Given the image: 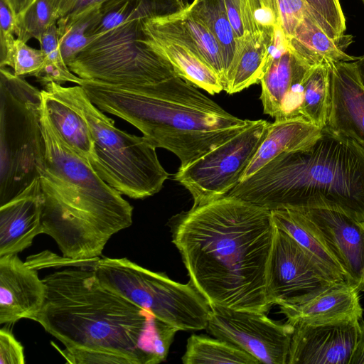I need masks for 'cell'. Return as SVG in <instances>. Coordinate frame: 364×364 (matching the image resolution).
<instances>
[{
    "instance_id": "ffe728a7",
    "label": "cell",
    "mask_w": 364,
    "mask_h": 364,
    "mask_svg": "<svg viewBox=\"0 0 364 364\" xmlns=\"http://www.w3.org/2000/svg\"><path fill=\"white\" fill-rule=\"evenodd\" d=\"M360 291L347 283H338L301 304L279 306L287 323H320L347 319H362Z\"/></svg>"
},
{
    "instance_id": "1f68e13d",
    "label": "cell",
    "mask_w": 364,
    "mask_h": 364,
    "mask_svg": "<svg viewBox=\"0 0 364 364\" xmlns=\"http://www.w3.org/2000/svg\"><path fill=\"white\" fill-rule=\"evenodd\" d=\"M58 18L49 0H32L17 15L16 35L27 43L34 38L38 42L46 30L57 23Z\"/></svg>"
},
{
    "instance_id": "603a6c76",
    "label": "cell",
    "mask_w": 364,
    "mask_h": 364,
    "mask_svg": "<svg viewBox=\"0 0 364 364\" xmlns=\"http://www.w3.org/2000/svg\"><path fill=\"white\" fill-rule=\"evenodd\" d=\"M43 104L63 139L93 168L96 164L94 141L81 112L47 86L41 90Z\"/></svg>"
},
{
    "instance_id": "484cf974",
    "label": "cell",
    "mask_w": 364,
    "mask_h": 364,
    "mask_svg": "<svg viewBox=\"0 0 364 364\" xmlns=\"http://www.w3.org/2000/svg\"><path fill=\"white\" fill-rule=\"evenodd\" d=\"M144 34L149 44L168 60L180 77L210 95L223 90L222 82L215 71L191 50L145 32Z\"/></svg>"
},
{
    "instance_id": "ee69618b",
    "label": "cell",
    "mask_w": 364,
    "mask_h": 364,
    "mask_svg": "<svg viewBox=\"0 0 364 364\" xmlns=\"http://www.w3.org/2000/svg\"><path fill=\"white\" fill-rule=\"evenodd\" d=\"M17 15L23 11L32 0H9Z\"/></svg>"
},
{
    "instance_id": "7a4b0ae2",
    "label": "cell",
    "mask_w": 364,
    "mask_h": 364,
    "mask_svg": "<svg viewBox=\"0 0 364 364\" xmlns=\"http://www.w3.org/2000/svg\"><path fill=\"white\" fill-rule=\"evenodd\" d=\"M42 279L46 298L36 321L65 348L113 353L132 364L166 359L178 330L102 284L92 269Z\"/></svg>"
},
{
    "instance_id": "e0dca14e",
    "label": "cell",
    "mask_w": 364,
    "mask_h": 364,
    "mask_svg": "<svg viewBox=\"0 0 364 364\" xmlns=\"http://www.w3.org/2000/svg\"><path fill=\"white\" fill-rule=\"evenodd\" d=\"M326 127L364 147V86L354 62H330Z\"/></svg>"
},
{
    "instance_id": "d6a6232c",
    "label": "cell",
    "mask_w": 364,
    "mask_h": 364,
    "mask_svg": "<svg viewBox=\"0 0 364 364\" xmlns=\"http://www.w3.org/2000/svg\"><path fill=\"white\" fill-rule=\"evenodd\" d=\"M244 5L247 33L274 35L280 26L277 0H244Z\"/></svg>"
},
{
    "instance_id": "44dd1931",
    "label": "cell",
    "mask_w": 364,
    "mask_h": 364,
    "mask_svg": "<svg viewBox=\"0 0 364 364\" xmlns=\"http://www.w3.org/2000/svg\"><path fill=\"white\" fill-rule=\"evenodd\" d=\"M321 134V129L302 117L275 119L269 124L265 136L240 181L252 176L278 155L310 146Z\"/></svg>"
},
{
    "instance_id": "4dcf8cb0",
    "label": "cell",
    "mask_w": 364,
    "mask_h": 364,
    "mask_svg": "<svg viewBox=\"0 0 364 364\" xmlns=\"http://www.w3.org/2000/svg\"><path fill=\"white\" fill-rule=\"evenodd\" d=\"M102 4L74 18L57 21L60 50L67 65L95 37Z\"/></svg>"
},
{
    "instance_id": "f6af8a7d",
    "label": "cell",
    "mask_w": 364,
    "mask_h": 364,
    "mask_svg": "<svg viewBox=\"0 0 364 364\" xmlns=\"http://www.w3.org/2000/svg\"><path fill=\"white\" fill-rule=\"evenodd\" d=\"M360 80L364 86V55L359 57L358 60L354 61Z\"/></svg>"
},
{
    "instance_id": "b9f144b4",
    "label": "cell",
    "mask_w": 364,
    "mask_h": 364,
    "mask_svg": "<svg viewBox=\"0 0 364 364\" xmlns=\"http://www.w3.org/2000/svg\"><path fill=\"white\" fill-rule=\"evenodd\" d=\"M33 76L43 86L51 82H55L60 85H63L66 82H71L81 85L83 81L82 78L75 75L70 70H63L46 60L43 65Z\"/></svg>"
},
{
    "instance_id": "9c48e42d",
    "label": "cell",
    "mask_w": 364,
    "mask_h": 364,
    "mask_svg": "<svg viewBox=\"0 0 364 364\" xmlns=\"http://www.w3.org/2000/svg\"><path fill=\"white\" fill-rule=\"evenodd\" d=\"M139 18L95 36L68 64L82 80L146 86L178 76L172 65L146 41Z\"/></svg>"
},
{
    "instance_id": "d6986e66",
    "label": "cell",
    "mask_w": 364,
    "mask_h": 364,
    "mask_svg": "<svg viewBox=\"0 0 364 364\" xmlns=\"http://www.w3.org/2000/svg\"><path fill=\"white\" fill-rule=\"evenodd\" d=\"M43 197L39 177L0 207V257L18 255L43 233Z\"/></svg>"
},
{
    "instance_id": "f546056e",
    "label": "cell",
    "mask_w": 364,
    "mask_h": 364,
    "mask_svg": "<svg viewBox=\"0 0 364 364\" xmlns=\"http://www.w3.org/2000/svg\"><path fill=\"white\" fill-rule=\"evenodd\" d=\"M330 102L329 64L313 66L303 86L300 115L323 129L327 125Z\"/></svg>"
},
{
    "instance_id": "74e56055",
    "label": "cell",
    "mask_w": 364,
    "mask_h": 364,
    "mask_svg": "<svg viewBox=\"0 0 364 364\" xmlns=\"http://www.w3.org/2000/svg\"><path fill=\"white\" fill-rule=\"evenodd\" d=\"M17 14L9 0H0V60L12 47L16 38Z\"/></svg>"
},
{
    "instance_id": "6da1fadb",
    "label": "cell",
    "mask_w": 364,
    "mask_h": 364,
    "mask_svg": "<svg viewBox=\"0 0 364 364\" xmlns=\"http://www.w3.org/2000/svg\"><path fill=\"white\" fill-rule=\"evenodd\" d=\"M171 229L191 283L210 306L269 311L271 211L225 195L175 216Z\"/></svg>"
},
{
    "instance_id": "ac0fdd59",
    "label": "cell",
    "mask_w": 364,
    "mask_h": 364,
    "mask_svg": "<svg viewBox=\"0 0 364 364\" xmlns=\"http://www.w3.org/2000/svg\"><path fill=\"white\" fill-rule=\"evenodd\" d=\"M143 31L191 50L215 71L224 88L227 75L219 44L210 32L191 15L186 6L171 14L144 19Z\"/></svg>"
},
{
    "instance_id": "52a82bcc",
    "label": "cell",
    "mask_w": 364,
    "mask_h": 364,
    "mask_svg": "<svg viewBox=\"0 0 364 364\" xmlns=\"http://www.w3.org/2000/svg\"><path fill=\"white\" fill-rule=\"evenodd\" d=\"M41 90L0 68V204L38 177L43 154Z\"/></svg>"
},
{
    "instance_id": "5bb4252c",
    "label": "cell",
    "mask_w": 364,
    "mask_h": 364,
    "mask_svg": "<svg viewBox=\"0 0 364 364\" xmlns=\"http://www.w3.org/2000/svg\"><path fill=\"white\" fill-rule=\"evenodd\" d=\"M301 211L313 223L343 269L348 284L364 291V221L330 209Z\"/></svg>"
},
{
    "instance_id": "d4e9b609",
    "label": "cell",
    "mask_w": 364,
    "mask_h": 364,
    "mask_svg": "<svg viewBox=\"0 0 364 364\" xmlns=\"http://www.w3.org/2000/svg\"><path fill=\"white\" fill-rule=\"evenodd\" d=\"M276 227L283 230L307 250L338 282L347 277L310 219L301 210L283 209L271 211Z\"/></svg>"
},
{
    "instance_id": "ba28073f",
    "label": "cell",
    "mask_w": 364,
    "mask_h": 364,
    "mask_svg": "<svg viewBox=\"0 0 364 364\" xmlns=\"http://www.w3.org/2000/svg\"><path fill=\"white\" fill-rule=\"evenodd\" d=\"M99 282L178 331L206 329L210 306L189 281L182 284L127 258H100Z\"/></svg>"
},
{
    "instance_id": "4316f807",
    "label": "cell",
    "mask_w": 364,
    "mask_h": 364,
    "mask_svg": "<svg viewBox=\"0 0 364 364\" xmlns=\"http://www.w3.org/2000/svg\"><path fill=\"white\" fill-rule=\"evenodd\" d=\"M183 0H107L100 9V20L94 36L135 19L164 16L183 9Z\"/></svg>"
},
{
    "instance_id": "277c9868",
    "label": "cell",
    "mask_w": 364,
    "mask_h": 364,
    "mask_svg": "<svg viewBox=\"0 0 364 364\" xmlns=\"http://www.w3.org/2000/svg\"><path fill=\"white\" fill-rule=\"evenodd\" d=\"M81 86L100 110L134 126L156 149L173 153L181 168L230 139L250 122L228 113L179 76L146 86L85 80Z\"/></svg>"
},
{
    "instance_id": "60d3db41",
    "label": "cell",
    "mask_w": 364,
    "mask_h": 364,
    "mask_svg": "<svg viewBox=\"0 0 364 364\" xmlns=\"http://www.w3.org/2000/svg\"><path fill=\"white\" fill-rule=\"evenodd\" d=\"M106 1L49 0L58 18V21L74 18L94 6L103 4Z\"/></svg>"
},
{
    "instance_id": "5b68a950",
    "label": "cell",
    "mask_w": 364,
    "mask_h": 364,
    "mask_svg": "<svg viewBox=\"0 0 364 364\" xmlns=\"http://www.w3.org/2000/svg\"><path fill=\"white\" fill-rule=\"evenodd\" d=\"M227 195L269 211L330 209L364 221V147L326 127L312 145L278 155Z\"/></svg>"
},
{
    "instance_id": "f1b7e54d",
    "label": "cell",
    "mask_w": 364,
    "mask_h": 364,
    "mask_svg": "<svg viewBox=\"0 0 364 364\" xmlns=\"http://www.w3.org/2000/svg\"><path fill=\"white\" fill-rule=\"evenodd\" d=\"M184 364H259L255 357L220 338L191 335L181 358Z\"/></svg>"
},
{
    "instance_id": "cb8c5ba5",
    "label": "cell",
    "mask_w": 364,
    "mask_h": 364,
    "mask_svg": "<svg viewBox=\"0 0 364 364\" xmlns=\"http://www.w3.org/2000/svg\"><path fill=\"white\" fill-rule=\"evenodd\" d=\"M273 36L246 33L237 38L233 64L223 90L232 95L260 82L271 63L269 46Z\"/></svg>"
},
{
    "instance_id": "f35d334b",
    "label": "cell",
    "mask_w": 364,
    "mask_h": 364,
    "mask_svg": "<svg viewBox=\"0 0 364 364\" xmlns=\"http://www.w3.org/2000/svg\"><path fill=\"white\" fill-rule=\"evenodd\" d=\"M23 347L8 328L0 329V364H23Z\"/></svg>"
},
{
    "instance_id": "7402d4cb",
    "label": "cell",
    "mask_w": 364,
    "mask_h": 364,
    "mask_svg": "<svg viewBox=\"0 0 364 364\" xmlns=\"http://www.w3.org/2000/svg\"><path fill=\"white\" fill-rule=\"evenodd\" d=\"M352 35L338 39L329 37L319 26L309 9L288 40L289 49L311 66L330 62H350L358 59L346 53L353 41Z\"/></svg>"
},
{
    "instance_id": "836d02e7",
    "label": "cell",
    "mask_w": 364,
    "mask_h": 364,
    "mask_svg": "<svg viewBox=\"0 0 364 364\" xmlns=\"http://www.w3.org/2000/svg\"><path fill=\"white\" fill-rule=\"evenodd\" d=\"M45 61L46 55L41 49L32 48L16 38L5 57L0 60V68L10 67L18 76H33Z\"/></svg>"
},
{
    "instance_id": "2e32d148",
    "label": "cell",
    "mask_w": 364,
    "mask_h": 364,
    "mask_svg": "<svg viewBox=\"0 0 364 364\" xmlns=\"http://www.w3.org/2000/svg\"><path fill=\"white\" fill-rule=\"evenodd\" d=\"M312 67L289 48L274 58L260 80L264 113L275 119L301 117L304 82Z\"/></svg>"
},
{
    "instance_id": "9a60e30c",
    "label": "cell",
    "mask_w": 364,
    "mask_h": 364,
    "mask_svg": "<svg viewBox=\"0 0 364 364\" xmlns=\"http://www.w3.org/2000/svg\"><path fill=\"white\" fill-rule=\"evenodd\" d=\"M45 298L46 286L36 269L17 255L0 257V324L36 321Z\"/></svg>"
},
{
    "instance_id": "8d00e7d4",
    "label": "cell",
    "mask_w": 364,
    "mask_h": 364,
    "mask_svg": "<svg viewBox=\"0 0 364 364\" xmlns=\"http://www.w3.org/2000/svg\"><path fill=\"white\" fill-rule=\"evenodd\" d=\"M280 26L289 40L309 9L304 0H277Z\"/></svg>"
},
{
    "instance_id": "d590c367",
    "label": "cell",
    "mask_w": 364,
    "mask_h": 364,
    "mask_svg": "<svg viewBox=\"0 0 364 364\" xmlns=\"http://www.w3.org/2000/svg\"><path fill=\"white\" fill-rule=\"evenodd\" d=\"M59 351L68 363L132 364L123 355L106 351L67 348Z\"/></svg>"
},
{
    "instance_id": "7bdbcfd3",
    "label": "cell",
    "mask_w": 364,
    "mask_h": 364,
    "mask_svg": "<svg viewBox=\"0 0 364 364\" xmlns=\"http://www.w3.org/2000/svg\"><path fill=\"white\" fill-rule=\"evenodd\" d=\"M224 2L237 38L244 36L247 33L245 27L244 0H224Z\"/></svg>"
},
{
    "instance_id": "7c38bea8",
    "label": "cell",
    "mask_w": 364,
    "mask_h": 364,
    "mask_svg": "<svg viewBox=\"0 0 364 364\" xmlns=\"http://www.w3.org/2000/svg\"><path fill=\"white\" fill-rule=\"evenodd\" d=\"M206 329L247 352L260 363L287 364L293 328L263 312L210 306Z\"/></svg>"
},
{
    "instance_id": "8fae6325",
    "label": "cell",
    "mask_w": 364,
    "mask_h": 364,
    "mask_svg": "<svg viewBox=\"0 0 364 364\" xmlns=\"http://www.w3.org/2000/svg\"><path fill=\"white\" fill-rule=\"evenodd\" d=\"M338 283L344 282L334 279L293 237L275 226L266 270L267 294L272 306L301 304Z\"/></svg>"
},
{
    "instance_id": "8992f818",
    "label": "cell",
    "mask_w": 364,
    "mask_h": 364,
    "mask_svg": "<svg viewBox=\"0 0 364 364\" xmlns=\"http://www.w3.org/2000/svg\"><path fill=\"white\" fill-rule=\"evenodd\" d=\"M47 86L77 109L91 131L96 164L94 170L122 195L144 199L161 191L168 173L161 164L153 146L143 136L117 128L77 85L63 87L55 82Z\"/></svg>"
},
{
    "instance_id": "83f0119b",
    "label": "cell",
    "mask_w": 364,
    "mask_h": 364,
    "mask_svg": "<svg viewBox=\"0 0 364 364\" xmlns=\"http://www.w3.org/2000/svg\"><path fill=\"white\" fill-rule=\"evenodd\" d=\"M186 8L210 32L219 44L226 70L227 82L235 55L237 38L230 22L224 0H193L187 4Z\"/></svg>"
},
{
    "instance_id": "ab89813d",
    "label": "cell",
    "mask_w": 364,
    "mask_h": 364,
    "mask_svg": "<svg viewBox=\"0 0 364 364\" xmlns=\"http://www.w3.org/2000/svg\"><path fill=\"white\" fill-rule=\"evenodd\" d=\"M39 43L41 50L46 55V60L63 70H70L60 50L57 23L50 26L46 30Z\"/></svg>"
},
{
    "instance_id": "30bf717a",
    "label": "cell",
    "mask_w": 364,
    "mask_h": 364,
    "mask_svg": "<svg viewBox=\"0 0 364 364\" xmlns=\"http://www.w3.org/2000/svg\"><path fill=\"white\" fill-rule=\"evenodd\" d=\"M269 122L250 120L238 134L186 167H179L174 179L191 194L193 206L227 195L240 181L263 141Z\"/></svg>"
},
{
    "instance_id": "3957f363",
    "label": "cell",
    "mask_w": 364,
    "mask_h": 364,
    "mask_svg": "<svg viewBox=\"0 0 364 364\" xmlns=\"http://www.w3.org/2000/svg\"><path fill=\"white\" fill-rule=\"evenodd\" d=\"M41 123L43 233L55 241L63 257L97 260L111 237L132 224L133 207L63 139L43 104Z\"/></svg>"
},
{
    "instance_id": "4fadbf2b",
    "label": "cell",
    "mask_w": 364,
    "mask_h": 364,
    "mask_svg": "<svg viewBox=\"0 0 364 364\" xmlns=\"http://www.w3.org/2000/svg\"><path fill=\"white\" fill-rule=\"evenodd\" d=\"M293 330L287 364H364V321L288 323Z\"/></svg>"
},
{
    "instance_id": "e575fe53",
    "label": "cell",
    "mask_w": 364,
    "mask_h": 364,
    "mask_svg": "<svg viewBox=\"0 0 364 364\" xmlns=\"http://www.w3.org/2000/svg\"><path fill=\"white\" fill-rule=\"evenodd\" d=\"M316 22L331 38L342 37L346 21L339 0H304Z\"/></svg>"
}]
</instances>
